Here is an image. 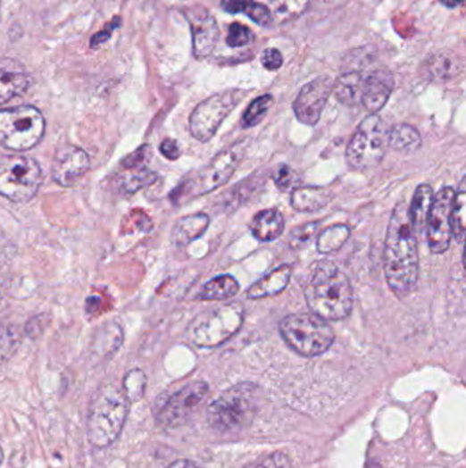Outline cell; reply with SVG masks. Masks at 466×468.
<instances>
[{"label":"cell","instance_id":"obj_1","mask_svg":"<svg viewBox=\"0 0 466 468\" xmlns=\"http://www.w3.org/2000/svg\"><path fill=\"white\" fill-rule=\"evenodd\" d=\"M419 266V244L408 205L399 202L391 214L385 244L386 279L394 295L405 297L416 288Z\"/></svg>","mask_w":466,"mask_h":468},{"label":"cell","instance_id":"obj_36","mask_svg":"<svg viewBox=\"0 0 466 468\" xmlns=\"http://www.w3.org/2000/svg\"><path fill=\"white\" fill-rule=\"evenodd\" d=\"M252 36L251 29L245 25L239 24V22H234L229 28L228 35V45L231 48L244 47V46H248L251 43Z\"/></svg>","mask_w":466,"mask_h":468},{"label":"cell","instance_id":"obj_11","mask_svg":"<svg viewBox=\"0 0 466 468\" xmlns=\"http://www.w3.org/2000/svg\"><path fill=\"white\" fill-rule=\"evenodd\" d=\"M241 146H234L229 150L221 151L207 167L200 170L187 182L185 190L190 194V196L196 197L218 189L231 179L241 162Z\"/></svg>","mask_w":466,"mask_h":468},{"label":"cell","instance_id":"obj_7","mask_svg":"<svg viewBox=\"0 0 466 468\" xmlns=\"http://www.w3.org/2000/svg\"><path fill=\"white\" fill-rule=\"evenodd\" d=\"M388 126L378 114L362 121L346 148V161L354 170H370L378 166L388 150Z\"/></svg>","mask_w":466,"mask_h":468},{"label":"cell","instance_id":"obj_28","mask_svg":"<svg viewBox=\"0 0 466 468\" xmlns=\"http://www.w3.org/2000/svg\"><path fill=\"white\" fill-rule=\"evenodd\" d=\"M129 171L121 174L118 177L117 184L120 188L121 192L125 194H133L137 192L141 188L148 187V185L154 184L158 179L156 173L146 169V167H129Z\"/></svg>","mask_w":466,"mask_h":468},{"label":"cell","instance_id":"obj_20","mask_svg":"<svg viewBox=\"0 0 466 468\" xmlns=\"http://www.w3.org/2000/svg\"><path fill=\"white\" fill-rule=\"evenodd\" d=\"M332 199V192L323 187H300L293 190L290 205L300 213H315L326 207Z\"/></svg>","mask_w":466,"mask_h":468},{"label":"cell","instance_id":"obj_39","mask_svg":"<svg viewBox=\"0 0 466 468\" xmlns=\"http://www.w3.org/2000/svg\"><path fill=\"white\" fill-rule=\"evenodd\" d=\"M290 460L282 452L270 455L265 459L259 460V462L252 463L246 468H290Z\"/></svg>","mask_w":466,"mask_h":468},{"label":"cell","instance_id":"obj_12","mask_svg":"<svg viewBox=\"0 0 466 468\" xmlns=\"http://www.w3.org/2000/svg\"><path fill=\"white\" fill-rule=\"evenodd\" d=\"M208 393H210V387L205 382H203V380L192 382V384L187 385L179 392L170 396L162 404L161 408L156 413V419H158L159 423L163 424L166 428L181 426L200 407V404L205 400Z\"/></svg>","mask_w":466,"mask_h":468},{"label":"cell","instance_id":"obj_2","mask_svg":"<svg viewBox=\"0 0 466 468\" xmlns=\"http://www.w3.org/2000/svg\"><path fill=\"white\" fill-rule=\"evenodd\" d=\"M304 293L309 310L324 321H341L352 313V284L332 262L319 261L312 264Z\"/></svg>","mask_w":466,"mask_h":468},{"label":"cell","instance_id":"obj_42","mask_svg":"<svg viewBox=\"0 0 466 468\" xmlns=\"http://www.w3.org/2000/svg\"><path fill=\"white\" fill-rule=\"evenodd\" d=\"M162 155L166 156L167 159H179L181 155V148H179V143L171 138H166L163 143L161 144Z\"/></svg>","mask_w":466,"mask_h":468},{"label":"cell","instance_id":"obj_21","mask_svg":"<svg viewBox=\"0 0 466 468\" xmlns=\"http://www.w3.org/2000/svg\"><path fill=\"white\" fill-rule=\"evenodd\" d=\"M210 226V217L207 214H193L177 221L172 229L171 241L175 246L185 247L192 241L202 238Z\"/></svg>","mask_w":466,"mask_h":468},{"label":"cell","instance_id":"obj_38","mask_svg":"<svg viewBox=\"0 0 466 468\" xmlns=\"http://www.w3.org/2000/svg\"><path fill=\"white\" fill-rule=\"evenodd\" d=\"M297 181L298 177L295 170L290 169V167L286 166V164H282L274 176L275 185H277L278 189L280 190L290 189V188L297 184Z\"/></svg>","mask_w":466,"mask_h":468},{"label":"cell","instance_id":"obj_31","mask_svg":"<svg viewBox=\"0 0 466 468\" xmlns=\"http://www.w3.org/2000/svg\"><path fill=\"white\" fill-rule=\"evenodd\" d=\"M350 236V229L346 225H336L321 231L318 238V251L329 255L342 248Z\"/></svg>","mask_w":466,"mask_h":468},{"label":"cell","instance_id":"obj_35","mask_svg":"<svg viewBox=\"0 0 466 468\" xmlns=\"http://www.w3.org/2000/svg\"><path fill=\"white\" fill-rule=\"evenodd\" d=\"M319 228H320V222H308L305 225L298 226L290 236V247L295 249L303 248L309 241L312 240L313 236L318 233Z\"/></svg>","mask_w":466,"mask_h":468},{"label":"cell","instance_id":"obj_26","mask_svg":"<svg viewBox=\"0 0 466 468\" xmlns=\"http://www.w3.org/2000/svg\"><path fill=\"white\" fill-rule=\"evenodd\" d=\"M239 284L231 275H219L211 280L198 293V299L205 302H223L238 293Z\"/></svg>","mask_w":466,"mask_h":468},{"label":"cell","instance_id":"obj_13","mask_svg":"<svg viewBox=\"0 0 466 468\" xmlns=\"http://www.w3.org/2000/svg\"><path fill=\"white\" fill-rule=\"evenodd\" d=\"M454 195L455 190L452 187L442 188L432 200L426 229L432 254H443L449 249L453 238L450 214H452Z\"/></svg>","mask_w":466,"mask_h":468},{"label":"cell","instance_id":"obj_14","mask_svg":"<svg viewBox=\"0 0 466 468\" xmlns=\"http://www.w3.org/2000/svg\"><path fill=\"white\" fill-rule=\"evenodd\" d=\"M332 87L334 82L331 79L319 77L301 89L293 104L295 117L300 122L308 126H315L319 122L327 100L332 94Z\"/></svg>","mask_w":466,"mask_h":468},{"label":"cell","instance_id":"obj_40","mask_svg":"<svg viewBox=\"0 0 466 468\" xmlns=\"http://www.w3.org/2000/svg\"><path fill=\"white\" fill-rule=\"evenodd\" d=\"M262 62L267 71H278L283 65V56L277 48H267L262 53Z\"/></svg>","mask_w":466,"mask_h":468},{"label":"cell","instance_id":"obj_43","mask_svg":"<svg viewBox=\"0 0 466 468\" xmlns=\"http://www.w3.org/2000/svg\"><path fill=\"white\" fill-rule=\"evenodd\" d=\"M111 33H112V27L107 28V29L102 30V32L97 33L94 38H92V46L102 45L110 38Z\"/></svg>","mask_w":466,"mask_h":468},{"label":"cell","instance_id":"obj_16","mask_svg":"<svg viewBox=\"0 0 466 468\" xmlns=\"http://www.w3.org/2000/svg\"><path fill=\"white\" fill-rule=\"evenodd\" d=\"M89 156L79 146H64L56 154L53 177L62 187H71L89 170Z\"/></svg>","mask_w":466,"mask_h":468},{"label":"cell","instance_id":"obj_17","mask_svg":"<svg viewBox=\"0 0 466 468\" xmlns=\"http://www.w3.org/2000/svg\"><path fill=\"white\" fill-rule=\"evenodd\" d=\"M394 77L387 69H378L365 79L362 103L370 114H378L390 99Z\"/></svg>","mask_w":466,"mask_h":468},{"label":"cell","instance_id":"obj_44","mask_svg":"<svg viewBox=\"0 0 466 468\" xmlns=\"http://www.w3.org/2000/svg\"><path fill=\"white\" fill-rule=\"evenodd\" d=\"M167 468H200L195 463L189 462V460H179V462L171 463Z\"/></svg>","mask_w":466,"mask_h":468},{"label":"cell","instance_id":"obj_23","mask_svg":"<svg viewBox=\"0 0 466 468\" xmlns=\"http://www.w3.org/2000/svg\"><path fill=\"white\" fill-rule=\"evenodd\" d=\"M434 200V190L429 185H420L414 192L412 205H408L409 220L416 234L426 233L427 221Z\"/></svg>","mask_w":466,"mask_h":468},{"label":"cell","instance_id":"obj_33","mask_svg":"<svg viewBox=\"0 0 466 468\" xmlns=\"http://www.w3.org/2000/svg\"><path fill=\"white\" fill-rule=\"evenodd\" d=\"M146 377L141 370H131L123 380V393L131 403L140 401L146 393Z\"/></svg>","mask_w":466,"mask_h":468},{"label":"cell","instance_id":"obj_29","mask_svg":"<svg viewBox=\"0 0 466 468\" xmlns=\"http://www.w3.org/2000/svg\"><path fill=\"white\" fill-rule=\"evenodd\" d=\"M465 207H466V189L465 177L461 180L460 188L454 195L453 200L452 214H450V225H452V236L455 240L462 243L465 236Z\"/></svg>","mask_w":466,"mask_h":468},{"label":"cell","instance_id":"obj_5","mask_svg":"<svg viewBox=\"0 0 466 468\" xmlns=\"http://www.w3.org/2000/svg\"><path fill=\"white\" fill-rule=\"evenodd\" d=\"M244 316L245 308L236 302L203 311L187 328V338L202 348L221 346L241 329Z\"/></svg>","mask_w":466,"mask_h":468},{"label":"cell","instance_id":"obj_9","mask_svg":"<svg viewBox=\"0 0 466 468\" xmlns=\"http://www.w3.org/2000/svg\"><path fill=\"white\" fill-rule=\"evenodd\" d=\"M43 181L37 162L25 156H6L0 161V195L12 202H28Z\"/></svg>","mask_w":466,"mask_h":468},{"label":"cell","instance_id":"obj_4","mask_svg":"<svg viewBox=\"0 0 466 468\" xmlns=\"http://www.w3.org/2000/svg\"><path fill=\"white\" fill-rule=\"evenodd\" d=\"M256 385H236L221 393L208 408V423L218 433H234L251 423L257 410Z\"/></svg>","mask_w":466,"mask_h":468},{"label":"cell","instance_id":"obj_27","mask_svg":"<svg viewBox=\"0 0 466 468\" xmlns=\"http://www.w3.org/2000/svg\"><path fill=\"white\" fill-rule=\"evenodd\" d=\"M32 84L28 74L0 71V104L25 94Z\"/></svg>","mask_w":466,"mask_h":468},{"label":"cell","instance_id":"obj_45","mask_svg":"<svg viewBox=\"0 0 466 468\" xmlns=\"http://www.w3.org/2000/svg\"><path fill=\"white\" fill-rule=\"evenodd\" d=\"M445 6L449 9H455V7L461 6L463 4V0H440Z\"/></svg>","mask_w":466,"mask_h":468},{"label":"cell","instance_id":"obj_37","mask_svg":"<svg viewBox=\"0 0 466 468\" xmlns=\"http://www.w3.org/2000/svg\"><path fill=\"white\" fill-rule=\"evenodd\" d=\"M244 13H245L254 22L262 25V27H269V25L271 24V12H270L269 7L264 6V4L252 2Z\"/></svg>","mask_w":466,"mask_h":468},{"label":"cell","instance_id":"obj_25","mask_svg":"<svg viewBox=\"0 0 466 468\" xmlns=\"http://www.w3.org/2000/svg\"><path fill=\"white\" fill-rule=\"evenodd\" d=\"M421 146V136L414 126L398 123L388 132V148L401 154H413Z\"/></svg>","mask_w":466,"mask_h":468},{"label":"cell","instance_id":"obj_32","mask_svg":"<svg viewBox=\"0 0 466 468\" xmlns=\"http://www.w3.org/2000/svg\"><path fill=\"white\" fill-rule=\"evenodd\" d=\"M272 103H274V97L271 95H262V96L254 99L242 115V128H254V126L259 125L271 109Z\"/></svg>","mask_w":466,"mask_h":468},{"label":"cell","instance_id":"obj_22","mask_svg":"<svg viewBox=\"0 0 466 468\" xmlns=\"http://www.w3.org/2000/svg\"><path fill=\"white\" fill-rule=\"evenodd\" d=\"M285 230V218L279 211L262 210L254 218L251 223V231L260 241H274Z\"/></svg>","mask_w":466,"mask_h":468},{"label":"cell","instance_id":"obj_41","mask_svg":"<svg viewBox=\"0 0 466 468\" xmlns=\"http://www.w3.org/2000/svg\"><path fill=\"white\" fill-rule=\"evenodd\" d=\"M254 0H221V9L230 14H237V13H244L246 7L252 4Z\"/></svg>","mask_w":466,"mask_h":468},{"label":"cell","instance_id":"obj_8","mask_svg":"<svg viewBox=\"0 0 466 468\" xmlns=\"http://www.w3.org/2000/svg\"><path fill=\"white\" fill-rule=\"evenodd\" d=\"M46 130L43 114L32 105L0 110V144L12 151L37 146Z\"/></svg>","mask_w":466,"mask_h":468},{"label":"cell","instance_id":"obj_6","mask_svg":"<svg viewBox=\"0 0 466 468\" xmlns=\"http://www.w3.org/2000/svg\"><path fill=\"white\" fill-rule=\"evenodd\" d=\"M280 334L290 348L306 357L319 356L331 348L336 333L315 313H290L282 319Z\"/></svg>","mask_w":466,"mask_h":468},{"label":"cell","instance_id":"obj_30","mask_svg":"<svg viewBox=\"0 0 466 468\" xmlns=\"http://www.w3.org/2000/svg\"><path fill=\"white\" fill-rule=\"evenodd\" d=\"M309 0H271L270 12L277 22H290L297 20L308 9Z\"/></svg>","mask_w":466,"mask_h":468},{"label":"cell","instance_id":"obj_3","mask_svg":"<svg viewBox=\"0 0 466 468\" xmlns=\"http://www.w3.org/2000/svg\"><path fill=\"white\" fill-rule=\"evenodd\" d=\"M129 400L112 385L103 387L92 400L87 413V439L96 448L117 441L128 416Z\"/></svg>","mask_w":466,"mask_h":468},{"label":"cell","instance_id":"obj_10","mask_svg":"<svg viewBox=\"0 0 466 468\" xmlns=\"http://www.w3.org/2000/svg\"><path fill=\"white\" fill-rule=\"evenodd\" d=\"M248 92L242 89H229L219 92L205 99L196 107L190 115V133L196 140L210 141L218 132L221 123L244 100Z\"/></svg>","mask_w":466,"mask_h":468},{"label":"cell","instance_id":"obj_46","mask_svg":"<svg viewBox=\"0 0 466 468\" xmlns=\"http://www.w3.org/2000/svg\"><path fill=\"white\" fill-rule=\"evenodd\" d=\"M2 462H4V451L0 448V464H2Z\"/></svg>","mask_w":466,"mask_h":468},{"label":"cell","instance_id":"obj_18","mask_svg":"<svg viewBox=\"0 0 466 468\" xmlns=\"http://www.w3.org/2000/svg\"><path fill=\"white\" fill-rule=\"evenodd\" d=\"M463 69H465V61L462 56L450 50L431 54L421 66L423 76L437 82L450 81L462 74Z\"/></svg>","mask_w":466,"mask_h":468},{"label":"cell","instance_id":"obj_24","mask_svg":"<svg viewBox=\"0 0 466 468\" xmlns=\"http://www.w3.org/2000/svg\"><path fill=\"white\" fill-rule=\"evenodd\" d=\"M364 77L357 71H349L342 74L332 87V92L337 99L346 105H356L362 103V88H364Z\"/></svg>","mask_w":466,"mask_h":468},{"label":"cell","instance_id":"obj_15","mask_svg":"<svg viewBox=\"0 0 466 468\" xmlns=\"http://www.w3.org/2000/svg\"><path fill=\"white\" fill-rule=\"evenodd\" d=\"M185 15L192 29L193 54L197 59L207 58L215 50L219 40L218 22L204 7H190Z\"/></svg>","mask_w":466,"mask_h":468},{"label":"cell","instance_id":"obj_19","mask_svg":"<svg viewBox=\"0 0 466 468\" xmlns=\"http://www.w3.org/2000/svg\"><path fill=\"white\" fill-rule=\"evenodd\" d=\"M293 267L290 264H282V266L277 267L269 274L264 275L260 281L254 282L246 292V297L251 300H257L279 295L290 282Z\"/></svg>","mask_w":466,"mask_h":468},{"label":"cell","instance_id":"obj_34","mask_svg":"<svg viewBox=\"0 0 466 468\" xmlns=\"http://www.w3.org/2000/svg\"><path fill=\"white\" fill-rule=\"evenodd\" d=\"M20 346V331L15 328H0V366L7 362Z\"/></svg>","mask_w":466,"mask_h":468}]
</instances>
